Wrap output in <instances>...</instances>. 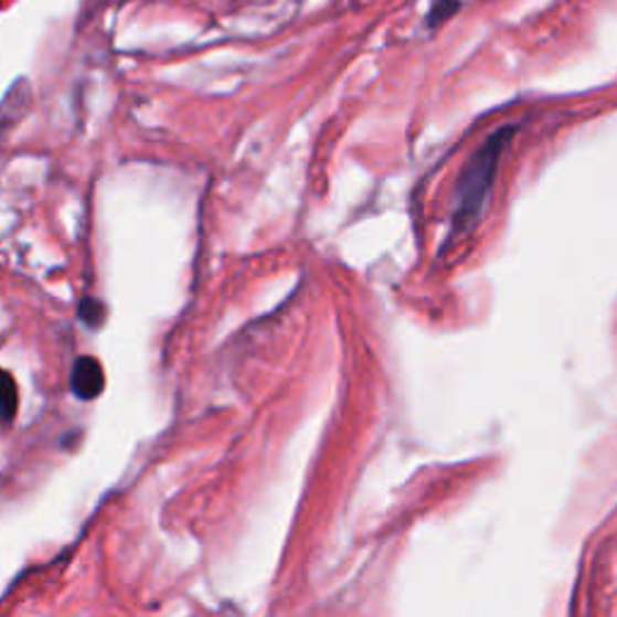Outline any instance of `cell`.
Instances as JSON below:
<instances>
[{
    "mask_svg": "<svg viewBox=\"0 0 617 617\" xmlns=\"http://www.w3.org/2000/svg\"><path fill=\"white\" fill-rule=\"evenodd\" d=\"M18 386L15 379H12L6 370H0V423L8 425L18 415Z\"/></svg>",
    "mask_w": 617,
    "mask_h": 617,
    "instance_id": "cell-3",
    "label": "cell"
},
{
    "mask_svg": "<svg viewBox=\"0 0 617 617\" xmlns=\"http://www.w3.org/2000/svg\"><path fill=\"white\" fill-rule=\"evenodd\" d=\"M77 317L89 328H102L107 321V307L97 297H83L77 301Z\"/></svg>",
    "mask_w": 617,
    "mask_h": 617,
    "instance_id": "cell-4",
    "label": "cell"
},
{
    "mask_svg": "<svg viewBox=\"0 0 617 617\" xmlns=\"http://www.w3.org/2000/svg\"><path fill=\"white\" fill-rule=\"evenodd\" d=\"M509 134H514V128H502L500 134H494L488 142H485L482 150L472 157L470 167L464 172V179L458 183V205H456V222L461 227L472 225V222L478 220L485 201H488L494 167L500 162V155L507 146Z\"/></svg>",
    "mask_w": 617,
    "mask_h": 617,
    "instance_id": "cell-1",
    "label": "cell"
},
{
    "mask_svg": "<svg viewBox=\"0 0 617 617\" xmlns=\"http://www.w3.org/2000/svg\"><path fill=\"white\" fill-rule=\"evenodd\" d=\"M71 389L81 401H95L97 396H102L104 391V370L99 360L89 358H77L73 364L71 372Z\"/></svg>",
    "mask_w": 617,
    "mask_h": 617,
    "instance_id": "cell-2",
    "label": "cell"
},
{
    "mask_svg": "<svg viewBox=\"0 0 617 617\" xmlns=\"http://www.w3.org/2000/svg\"><path fill=\"white\" fill-rule=\"evenodd\" d=\"M458 6H461V0H437L429 12V24H439L444 20H449L458 10Z\"/></svg>",
    "mask_w": 617,
    "mask_h": 617,
    "instance_id": "cell-5",
    "label": "cell"
}]
</instances>
